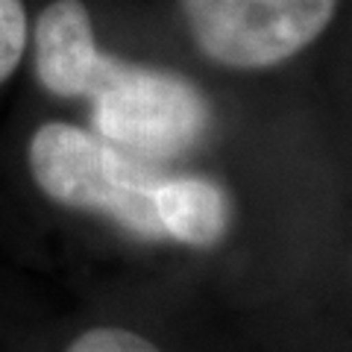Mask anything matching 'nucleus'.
Here are the masks:
<instances>
[{"mask_svg": "<svg viewBox=\"0 0 352 352\" xmlns=\"http://www.w3.org/2000/svg\"><path fill=\"white\" fill-rule=\"evenodd\" d=\"M94 132L141 162H168L206 135L208 103L182 74L97 53L82 85Z\"/></svg>", "mask_w": 352, "mask_h": 352, "instance_id": "nucleus-1", "label": "nucleus"}, {"mask_svg": "<svg viewBox=\"0 0 352 352\" xmlns=\"http://www.w3.org/2000/svg\"><path fill=\"white\" fill-rule=\"evenodd\" d=\"M27 159L32 179L53 203L106 214L141 238L164 241L153 203L162 173L97 132L50 120L32 132Z\"/></svg>", "mask_w": 352, "mask_h": 352, "instance_id": "nucleus-2", "label": "nucleus"}, {"mask_svg": "<svg viewBox=\"0 0 352 352\" xmlns=\"http://www.w3.org/2000/svg\"><path fill=\"white\" fill-rule=\"evenodd\" d=\"M194 44L238 71L273 68L332 24L338 0H179Z\"/></svg>", "mask_w": 352, "mask_h": 352, "instance_id": "nucleus-3", "label": "nucleus"}, {"mask_svg": "<svg viewBox=\"0 0 352 352\" xmlns=\"http://www.w3.org/2000/svg\"><path fill=\"white\" fill-rule=\"evenodd\" d=\"M36 76L56 97H82L88 71L97 59L91 15L82 0H53L41 9L32 30Z\"/></svg>", "mask_w": 352, "mask_h": 352, "instance_id": "nucleus-4", "label": "nucleus"}, {"mask_svg": "<svg viewBox=\"0 0 352 352\" xmlns=\"http://www.w3.org/2000/svg\"><path fill=\"white\" fill-rule=\"evenodd\" d=\"M153 203L164 238L188 247H212L226 235V191L206 176H162Z\"/></svg>", "mask_w": 352, "mask_h": 352, "instance_id": "nucleus-5", "label": "nucleus"}, {"mask_svg": "<svg viewBox=\"0 0 352 352\" xmlns=\"http://www.w3.org/2000/svg\"><path fill=\"white\" fill-rule=\"evenodd\" d=\"M27 50V12L21 0H0V82H6Z\"/></svg>", "mask_w": 352, "mask_h": 352, "instance_id": "nucleus-6", "label": "nucleus"}, {"mask_svg": "<svg viewBox=\"0 0 352 352\" xmlns=\"http://www.w3.org/2000/svg\"><path fill=\"white\" fill-rule=\"evenodd\" d=\"M65 352H162V349L150 344L147 338H141L138 332H129V329L100 326L74 338Z\"/></svg>", "mask_w": 352, "mask_h": 352, "instance_id": "nucleus-7", "label": "nucleus"}]
</instances>
